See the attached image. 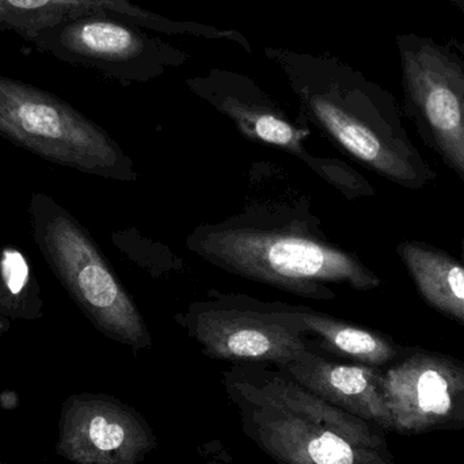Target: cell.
<instances>
[{
  "label": "cell",
  "mask_w": 464,
  "mask_h": 464,
  "mask_svg": "<svg viewBox=\"0 0 464 464\" xmlns=\"http://www.w3.org/2000/svg\"><path fill=\"white\" fill-rule=\"evenodd\" d=\"M187 247L208 264L295 296L337 297L334 285L371 291L382 284L354 254L330 242L302 195L251 198L242 209L198 226Z\"/></svg>",
  "instance_id": "1"
},
{
  "label": "cell",
  "mask_w": 464,
  "mask_h": 464,
  "mask_svg": "<svg viewBox=\"0 0 464 464\" xmlns=\"http://www.w3.org/2000/svg\"><path fill=\"white\" fill-rule=\"evenodd\" d=\"M222 379L246 438L277 464H398L382 428L326 402L275 365L232 364Z\"/></svg>",
  "instance_id": "2"
},
{
  "label": "cell",
  "mask_w": 464,
  "mask_h": 464,
  "mask_svg": "<svg viewBox=\"0 0 464 464\" xmlns=\"http://www.w3.org/2000/svg\"><path fill=\"white\" fill-rule=\"evenodd\" d=\"M308 121L383 179L422 189L436 179L409 138L392 94L343 63L267 49Z\"/></svg>",
  "instance_id": "3"
},
{
  "label": "cell",
  "mask_w": 464,
  "mask_h": 464,
  "mask_svg": "<svg viewBox=\"0 0 464 464\" xmlns=\"http://www.w3.org/2000/svg\"><path fill=\"white\" fill-rule=\"evenodd\" d=\"M29 218L41 256L92 326L133 351L151 348L146 319L82 223L40 192L30 196Z\"/></svg>",
  "instance_id": "4"
},
{
  "label": "cell",
  "mask_w": 464,
  "mask_h": 464,
  "mask_svg": "<svg viewBox=\"0 0 464 464\" xmlns=\"http://www.w3.org/2000/svg\"><path fill=\"white\" fill-rule=\"evenodd\" d=\"M0 138L63 168L135 182V163L100 125L57 95L0 75Z\"/></svg>",
  "instance_id": "5"
},
{
  "label": "cell",
  "mask_w": 464,
  "mask_h": 464,
  "mask_svg": "<svg viewBox=\"0 0 464 464\" xmlns=\"http://www.w3.org/2000/svg\"><path fill=\"white\" fill-rule=\"evenodd\" d=\"M188 86L198 97L228 117L246 139L299 160L348 200L368 198L375 193L370 182L348 163L315 154L308 143L313 135L307 124L310 121L291 119L246 76L211 71L208 75L189 79Z\"/></svg>",
  "instance_id": "6"
},
{
  "label": "cell",
  "mask_w": 464,
  "mask_h": 464,
  "mask_svg": "<svg viewBox=\"0 0 464 464\" xmlns=\"http://www.w3.org/2000/svg\"><path fill=\"white\" fill-rule=\"evenodd\" d=\"M209 359L232 364L264 362L284 367L310 346L296 324L265 305L264 300L211 291L176 316Z\"/></svg>",
  "instance_id": "7"
},
{
  "label": "cell",
  "mask_w": 464,
  "mask_h": 464,
  "mask_svg": "<svg viewBox=\"0 0 464 464\" xmlns=\"http://www.w3.org/2000/svg\"><path fill=\"white\" fill-rule=\"evenodd\" d=\"M21 37L62 62L120 81H149L179 65V52L160 45L138 24L108 14L65 16Z\"/></svg>",
  "instance_id": "8"
},
{
  "label": "cell",
  "mask_w": 464,
  "mask_h": 464,
  "mask_svg": "<svg viewBox=\"0 0 464 464\" xmlns=\"http://www.w3.org/2000/svg\"><path fill=\"white\" fill-rule=\"evenodd\" d=\"M397 44L409 111L464 181V62L430 38L403 34Z\"/></svg>",
  "instance_id": "9"
},
{
  "label": "cell",
  "mask_w": 464,
  "mask_h": 464,
  "mask_svg": "<svg viewBox=\"0 0 464 464\" xmlns=\"http://www.w3.org/2000/svg\"><path fill=\"white\" fill-rule=\"evenodd\" d=\"M392 432L421 435L464 430V364L435 352L414 351L382 370Z\"/></svg>",
  "instance_id": "10"
},
{
  "label": "cell",
  "mask_w": 464,
  "mask_h": 464,
  "mask_svg": "<svg viewBox=\"0 0 464 464\" xmlns=\"http://www.w3.org/2000/svg\"><path fill=\"white\" fill-rule=\"evenodd\" d=\"M59 428L56 452L75 464H140L158 446L139 411L105 394L68 398Z\"/></svg>",
  "instance_id": "11"
},
{
  "label": "cell",
  "mask_w": 464,
  "mask_h": 464,
  "mask_svg": "<svg viewBox=\"0 0 464 464\" xmlns=\"http://www.w3.org/2000/svg\"><path fill=\"white\" fill-rule=\"evenodd\" d=\"M277 368L326 402L392 432V416L382 390V368L327 359L311 340L307 351Z\"/></svg>",
  "instance_id": "12"
},
{
  "label": "cell",
  "mask_w": 464,
  "mask_h": 464,
  "mask_svg": "<svg viewBox=\"0 0 464 464\" xmlns=\"http://www.w3.org/2000/svg\"><path fill=\"white\" fill-rule=\"evenodd\" d=\"M79 14H108L144 29L170 34L225 38V30L195 22H177L155 15L130 5L128 0H0V33L13 32L21 37L37 27L54 24Z\"/></svg>",
  "instance_id": "13"
},
{
  "label": "cell",
  "mask_w": 464,
  "mask_h": 464,
  "mask_svg": "<svg viewBox=\"0 0 464 464\" xmlns=\"http://www.w3.org/2000/svg\"><path fill=\"white\" fill-rule=\"evenodd\" d=\"M265 305L296 324L303 334L310 335V340L321 351L352 360L356 364L383 368L402 356L400 346L381 333L354 326L307 305L283 302H265Z\"/></svg>",
  "instance_id": "14"
},
{
  "label": "cell",
  "mask_w": 464,
  "mask_h": 464,
  "mask_svg": "<svg viewBox=\"0 0 464 464\" xmlns=\"http://www.w3.org/2000/svg\"><path fill=\"white\" fill-rule=\"evenodd\" d=\"M401 258L424 299L464 324V266L449 254L419 242L400 246Z\"/></svg>",
  "instance_id": "15"
},
{
  "label": "cell",
  "mask_w": 464,
  "mask_h": 464,
  "mask_svg": "<svg viewBox=\"0 0 464 464\" xmlns=\"http://www.w3.org/2000/svg\"><path fill=\"white\" fill-rule=\"evenodd\" d=\"M40 285L24 254L13 246L0 247V315L11 321L43 316Z\"/></svg>",
  "instance_id": "16"
},
{
  "label": "cell",
  "mask_w": 464,
  "mask_h": 464,
  "mask_svg": "<svg viewBox=\"0 0 464 464\" xmlns=\"http://www.w3.org/2000/svg\"><path fill=\"white\" fill-rule=\"evenodd\" d=\"M198 451L208 457L203 464H232L231 457L220 441L204 444Z\"/></svg>",
  "instance_id": "17"
},
{
  "label": "cell",
  "mask_w": 464,
  "mask_h": 464,
  "mask_svg": "<svg viewBox=\"0 0 464 464\" xmlns=\"http://www.w3.org/2000/svg\"><path fill=\"white\" fill-rule=\"evenodd\" d=\"M452 2H454L455 5H458V7L462 8V10L464 11V0H452Z\"/></svg>",
  "instance_id": "18"
},
{
  "label": "cell",
  "mask_w": 464,
  "mask_h": 464,
  "mask_svg": "<svg viewBox=\"0 0 464 464\" xmlns=\"http://www.w3.org/2000/svg\"><path fill=\"white\" fill-rule=\"evenodd\" d=\"M463 254H464V243H463Z\"/></svg>",
  "instance_id": "19"
}]
</instances>
